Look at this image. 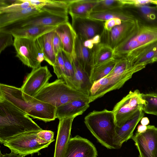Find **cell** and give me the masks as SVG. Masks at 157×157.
<instances>
[{
  "instance_id": "6da1fadb",
  "label": "cell",
  "mask_w": 157,
  "mask_h": 157,
  "mask_svg": "<svg viewBox=\"0 0 157 157\" xmlns=\"http://www.w3.org/2000/svg\"><path fill=\"white\" fill-rule=\"evenodd\" d=\"M43 129L29 116L0 97V142L23 133Z\"/></svg>"
},
{
  "instance_id": "7a4b0ae2",
  "label": "cell",
  "mask_w": 157,
  "mask_h": 157,
  "mask_svg": "<svg viewBox=\"0 0 157 157\" xmlns=\"http://www.w3.org/2000/svg\"><path fill=\"white\" fill-rule=\"evenodd\" d=\"M0 97L8 101L29 116L45 122L56 118V107L40 101L25 100L21 88L0 84Z\"/></svg>"
},
{
  "instance_id": "3957f363",
  "label": "cell",
  "mask_w": 157,
  "mask_h": 157,
  "mask_svg": "<svg viewBox=\"0 0 157 157\" xmlns=\"http://www.w3.org/2000/svg\"><path fill=\"white\" fill-rule=\"evenodd\" d=\"M84 122L102 146L108 149H117L113 144L117 126L112 110H94L85 117Z\"/></svg>"
},
{
  "instance_id": "277c9868",
  "label": "cell",
  "mask_w": 157,
  "mask_h": 157,
  "mask_svg": "<svg viewBox=\"0 0 157 157\" xmlns=\"http://www.w3.org/2000/svg\"><path fill=\"white\" fill-rule=\"evenodd\" d=\"M89 96L73 88L60 78L48 83L31 101H41L57 107L78 99L89 98Z\"/></svg>"
},
{
  "instance_id": "5b68a950",
  "label": "cell",
  "mask_w": 157,
  "mask_h": 157,
  "mask_svg": "<svg viewBox=\"0 0 157 157\" xmlns=\"http://www.w3.org/2000/svg\"><path fill=\"white\" fill-rule=\"evenodd\" d=\"M156 41L157 25L144 24L140 21L135 29L113 49L114 57L116 59L122 57Z\"/></svg>"
},
{
  "instance_id": "8992f818",
  "label": "cell",
  "mask_w": 157,
  "mask_h": 157,
  "mask_svg": "<svg viewBox=\"0 0 157 157\" xmlns=\"http://www.w3.org/2000/svg\"><path fill=\"white\" fill-rule=\"evenodd\" d=\"M142 94L138 89L131 91L114 106L112 111L117 127H121L139 109H143L145 101Z\"/></svg>"
},
{
  "instance_id": "52a82bcc",
  "label": "cell",
  "mask_w": 157,
  "mask_h": 157,
  "mask_svg": "<svg viewBox=\"0 0 157 157\" xmlns=\"http://www.w3.org/2000/svg\"><path fill=\"white\" fill-rule=\"evenodd\" d=\"M39 131L28 132L15 136L6 140L3 144L11 151L25 156L38 153L52 143L40 144L38 142L37 134Z\"/></svg>"
},
{
  "instance_id": "ba28073f",
  "label": "cell",
  "mask_w": 157,
  "mask_h": 157,
  "mask_svg": "<svg viewBox=\"0 0 157 157\" xmlns=\"http://www.w3.org/2000/svg\"><path fill=\"white\" fill-rule=\"evenodd\" d=\"M67 21L68 16L57 15L42 11L0 28V31L7 32L14 29L32 26H57Z\"/></svg>"
},
{
  "instance_id": "9c48e42d",
  "label": "cell",
  "mask_w": 157,
  "mask_h": 157,
  "mask_svg": "<svg viewBox=\"0 0 157 157\" xmlns=\"http://www.w3.org/2000/svg\"><path fill=\"white\" fill-rule=\"evenodd\" d=\"M52 76L47 66L33 69L21 88L25 100L31 101L41 89L48 82Z\"/></svg>"
},
{
  "instance_id": "30bf717a",
  "label": "cell",
  "mask_w": 157,
  "mask_h": 157,
  "mask_svg": "<svg viewBox=\"0 0 157 157\" xmlns=\"http://www.w3.org/2000/svg\"><path fill=\"white\" fill-rule=\"evenodd\" d=\"M131 139L139 151V157H157V127L147 125L145 132H136Z\"/></svg>"
},
{
  "instance_id": "8fae6325",
  "label": "cell",
  "mask_w": 157,
  "mask_h": 157,
  "mask_svg": "<svg viewBox=\"0 0 157 157\" xmlns=\"http://www.w3.org/2000/svg\"><path fill=\"white\" fill-rule=\"evenodd\" d=\"M140 21L122 22L110 30L104 28L100 35L101 43L105 44L114 49L125 39L136 28Z\"/></svg>"
},
{
  "instance_id": "7c38bea8",
  "label": "cell",
  "mask_w": 157,
  "mask_h": 157,
  "mask_svg": "<svg viewBox=\"0 0 157 157\" xmlns=\"http://www.w3.org/2000/svg\"><path fill=\"white\" fill-rule=\"evenodd\" d=\"M71 25L78 36L84 41L101 34L104 29V21L89 17H71Z\"/></svg>"
},
{
  "instance_id": "4fadbf2b",
  "label": "cell",
  "mask_w": 157,
  "mask_h": 157,
  "mask_svg": "<svg viewBox=\"0 0 157 157\" xmlns=\"http://www.w3.org/2000/svg\"><path fill=\"white\" fill-rule=\"evenodd\" d=\"M13 46L16 56L23 64L33 69L41 66L35 49V40L19 37H13Z\"/></svg>"
},
{
  "instance_id": "5bb4252c",
  "label": "cell",
  "mask_w": 157,
  "mask_h": 157,
  "mask_svg": "<svg viewBox=\"0 0 157 157\" xmlns=\"http://www.w3.org/2000/svg\"><path fill=\"white\" fill-rule=\"evenodd\" d=\"M98 152L94 144L79 135L70 138L64 157H97Z\"/></svg>"
},
{
  "instance_id": "9a60e30c",
  "label": "cell",
  "mask_w": 157,
  "mask_h": 157,
  "mask_svg": "<svg viewBox=\"0 0 157 157\" xmlns=\"http://www.w3.org/2000/svg\"><path fill=\"white\" fill-rule=\"evenodd\" d=\"M143 111L142 109H139L121 127L117 126L113 144L117 149L120 148L124 142L133 136L134 129L144 117Z\"/></svg>"
},
{
  "instance_id": "2e32d148",
  "label": "cell",
  "mask_w": 157,
  "mask_h": 157,
  "mask_svg": "<svg viewBox=\"0 0 157 157\" xmlns=\"http://www.w3.org/2000/svg\"><path fill=\"white\" fill-rule=\"evenodd\" d=\"M75 117L59 119L53 157H64Z\"/></svg>"
},
{
  "instance_id": "e0dca14e",
  "label": "cell",
  "mask_w": 157,
  "mask_h": 157,
  "mask_svg": "<svg viewBox=\"0 0 157 157\" xmlns=\"http://www.w3.org/2000/svg\"><path fill=\"white\" fill-rule=\"evenodd\" d=\"M59 36L63 45V51L71 58L72 61L76 60L75 48L77 35L71 25L67 21L57 26L54 30Z\"/></svg>"
},
{
  "instance_id": "ac0fdd59",
  "label": "cell",
  "mask_w": 157,
  "mask_h": 157,
  "mask_svg": "<svg viewBox=\"0 0 157 157\" xmlns=\"http://www.w3.org/2000/svg\"><path fill=\"white\" fill-rule=\"evenodd\" d=\"M135 73L134 71H132L108 77L105 76L101 78V86L95 95L89 97L90 103L110 91L121 87Z\"/></svg>"
},
{
  "instance_id": "d6986e66",
  "label": "cell",
  "mask_w": 157,
  "mask_h": 157,
  "mask_svg": "<svg viewBox=\"0 0 157 157\" xmlns=\"http://www.w3.org/2000/svg\"><path fill=\"white\" fill-rule=\"evenodd\" d=\"M89 98L79 99L56 107V116L59 120L82 115L90 107Z\"/></svg>"
},
{
  "instance_id": "ffe728a7",
  "label": "cell",
  "mask_w": 157,
  "mask_h": 157,
  "mask_svg": "<svg viewBox=\"0 0 157 157\" xmlns=\"http://www.w3.org/2000/svg\"><path fill=\"white\" fill-rule=\"evenodd\" d=\"M128 8L121 6L102 11L92 12L88 17L103 21L112 18L119 19L122 22L137 20V19Z\"/></svg>"
},
{
  "instance_id": "44dd1931",
  "label": "cell",
  "mask_w": 157,
  "mask_h": 157,
  "mask_svg": "<svg viewBox=\"0 0 157 157\" xmlns=\"http://www.w3.org/2000/svg\"><path fill=\"white\" fill-rule=\"evenodd\" d=\"M41 11L59 16H68L70 0H27Z\"/></svg>"
},
{
  "instance_id": "7402d4cb",
  "label": "cell",
  "mask_w": 157,
  "mask_h": 157,
  "mask_svg": "<svg viewBox=\"0 0 157 157\" xmlns=\"http://www.w3.org/2000/svg\"><path fill=\"white\" fill-rule=\"evenodd\" d=\"M114 58L113 49L111 48L105 44L101 42L96 44L91 50L90 61V70L95 67Z\"/></svg>"
},
{
  "instance_id": "603a6c76",
  "label": "cell",
  "mask_w": 157,
  "mask_h": 157,
  "mask_svg": "<svg viewBox=\"0 0 157 157\" xmlns=\"http://www.w3.org/2000/svg\"><path fill=\"white\" fill-rule=\"evenodd\" d=\"M74 70L72 82L73 88L90 95V91L92 84L88 72L84 70L77 60L72 61Z\"/></svg>"
},
{
  "instance_id": "cb8c5ba5",
  "label": "cell",
  "mask_w": 157,
  "mask_h": 157,
  "mask_svg": "<svg viewBox=\"0 0 157 157\" xmlns=\"http://www.w3.org/2000/svg\"><path fill=\"white\" fill-rule=\"evenodd\" d=\"M98 0H70L68 12L71 17H88Z\"/></svg>"
},
{
  "instance_id": "d4e9b609",
  "label": "cell",
  "mask_w": 157,
  "mask_h": 157,
  "mask_svg": "<svg viewBox=\"0 0 157 157\" xmlns=\"http://www.w3.org/2000/svg\"><path fill=\"white\" fill-rule=\"evenodd\" d=\"M56 27L32 26L14 29L6 32L11 33L13 37H23L35 40L44 34L54 30Z\"/></svg>"
},
{
  "instance_id": "484cf974",
  "label": "cell",
  "mask_w": 157,
  "mask_h": 157,
  "mask_svg": "<svg viewBox=\"0 0 157 157\" xmlns=\"http://www.w3.org/2000/svg\"><path fill=\"white\" fill-rule=\"evenodd\" d=\"M42 11L38 8L32 6L18 11L0 14V28Z\"/></svg>"
},
{
  "instance_id": "4316f807",
  "label": "cell",
  "mask_w": 157,
  "mask_h": 157,
  "mask_svg": "<svg viewBox=\"0 0 157 157\" xmlns=\"http://www.w3.org/2000/svg\"><path fill=\"white\" fill-rule=\"evenodd\" d=\"M54 30L44 34L37 39L42 48L45 57L44 60L52 66L55 63L56 56L52 42Z\"/></svg>"
},
{
  "instance_id": "83f0119b",
  "label": "cell",
  "mask_w": 157,
  "mask_h": 157,
  "mask_svg": "<svg viewBox=\"0 0 157 157\" xmlns=\"http://www.w3.org/2000/svg\"><path fill=\"white\" fill-rule=\"evenodd\" d=\"M84 40L81 37L77 36L75 42V52L77 62L82 67L87 71V68L88 67L90 68L91 49L84 46Z\"/></svg>"
},
{
  "instance_id": "f1b7e54d",
  "label": "cell",
  "mask_w": 157,
  "mask_h": 157,
  "mask_svg": "<svg viewBox=\"0 0 157 157\" xmlns=\"http://www.w3.org/2000/svg\"><path fill=\"white\" fill-rule=\"evenodd\" d=\"M117 61L115 58L90 69V79L93 84L108 75L113 70Z\"/></svg>"
},
{
  "instance_id": "f546056e",
  "label": "cell",
  "mask_w": 157,
  "mask_h": 157,
  "mask_svg": "<svg viewBox=\"0 0 157 157\" xmlns=\"http://www.w3.org/2000/svg\"><path fill=\"white\" fill-rule=\"evenodd\" d=\"M142 97L145 101L143 110L147 113L157 116V93L142 94Z\"/></svg>"
},
{
  "instance_id": "4dcf8cb0",
  "label": "cell",
  "mask_w": 157,
  "mask_h": 157,
  "mask_svg": "<svg viewBox=\"0 0 157 157\" xmlns=\"http://www.w3.org/2000/svg\"><path fill=\"white\" fill-rule=\"evenodd\" d=\"M157 53V41L151 43L147 49L135 61L134 65L146 66Z\"/></svg>"
},
{
  "instance_id": "1f68e13d",
  "label": "cell",
  "mask_w": 157,
  "mask_h": 157,
  "mask_svg": "<svg viewBox=\"0 0 157 157\" xmlns=\"http://www.w3.org/2000/svg\"><path fill=\"white\" fill-rule=\"evenodd\" d=\"M65 67V75L63 80L70 86L73 87L72 82L74 75V70L72 60L69 56L62 51Z\"/></svg>"
},
{
  "instance_id": "d6a6232c",
  "label": "cell",
  "mask_w": 157,
  "mask_h": 157,
  "mask_svg": "<svg viewBox=\"0 0 157 157\" xmlns=\"http://www.w3.org/2000/svg\"><path fill=\"white\" fill-rule=\"evenodd\" d=\"M140 16L148 22L155 21L157 18V7L147 5H142L135 7Z\"/></svg>"
},
{
  "instance_id": "836d02e7",
  "label": "cell",
  "mask_w": 157,
  "mask_h": 157,
  "mask_svg": "<svg viewBox=\"0 0 157 157\" xmlns=\"http://www.w3.org/2000/svg\"><path fill=\"white\" fill-rule=\"evenodd\" d=\"M121 6H123L121 0H98L92 12L102 11Z\"/></svg>"
},
{
  "instance_id": "e575fe53",
  "label": "cell",
  "mask_w": 157,
  "mask_h": 157,
  "mask_svg": "<svg viewBox=\"0 0 157 157\" xmlns=\"http://www.w3.org/2000/svg\"><path fill=\"white\" fill-rule=\"evenodd\" d=\"M32 6L27 0H17V2L5 7L0 8V14L21 11Z\"/></svg>"
},
{
  "instance_id": "d590c367",
  "label": "cell",
  "mask_w": 157,
  "mask_h": 157,
  "mask_svg": "<svg viewBox=\"0 0 157 157\" xmlns=\"http://www.w3.org/2000/svg\"><path fill=\"white\" fill-rule=\"evenodd\" d=\"M62 51L59 52L56 55L55 63L52 66L54 72L58 79H63L65 75V67Z\"/></svg>"
},
{
  "instance_id": "8d00e7d4",
  "label": "cell",
  "mask_w": 157,
  "mask_h": 157,
  "mask_svg": "<svg viewBox=\"0 0 157 157\" xmlns=\"http://www.w3.org/2000/svg\"><path fill=\"white\" fill-rule=\"evenodd\" d=\"M13 37L10 33L0 31V53L8 46L13 45L14 40Z\"/></svg>"
},
{
  "instance_id": "74e56055",
  "label": "cell",
  "mask_w": 157,
  "mask_h": 157,
  "mask_svg": "<svg viewBox=\"0 0 157 157\" xmlns=\"http://www.w3.org/2000/svg\"><path fill=\"white\" fill-rule=\"evenodd\" d=\"M54 132L50 130H43L37 134V141L40 144H46L54 141Z\"/></svg>"
},
{
  "instance_id": "f35d334b",
  "label": "cell",
  "mask_w": 157,
  "mask_h": 157,
  "mask_svg": "<svg viewBox=\"0 0 157 157\" xmlns=\"http://www.w3.org/2000/svg\"><path fill=\"white\" fill-rule=\"evenodd\" d=\"M123 6L135 8L139 6L151 3V0H121Z\"/></svg>"
},
{
  "instance_id": "ab89813d",
  "label": "cell",
  "mask_w": 157,
  "mask_h": 157,
  "mask_svg": "<svg viewBox=\"0 0 157 157\" xmlns=\"http://www.w3.org/2000/svg\"><path fill=\"white\" fill-rule=\"evenodd\" d=\"M52 42L54 52L56 55L63 50V45L60 38L55 31Z\"/></svg>"
},
{
  "instance_id": "60d3db41",
  "label": "cell",
  "mask_w": 157,
  "mask_h": 157,
  "mask_svg": "<svg viewBox=\"0 0 157 157\" xmlns=\"http://www.w3.org/2000/svg\"><path fill=\"white\" fill-rule=\"evenodd\" d=\"M122 21L117 18H112L104 22V26L105 29L110 30L114 26L121 24Z\"/></svg>"
},
{
  "instance_id": "b9f144b4",
  "label": "cell",
  "mask_w": 157,
  "mask_h": 157,
  "mask_svg": "<svg viewBox=\"0 0 157 157\" xmlns=\"http://www.w3.org/2000/svg\"><path fill=\"white\" fill-rule=\"evenodd\" d=\"M35 49L38 59L41 63L45 60V57L41 46L37 39L35 40Z\"/></svg>"
},
{
  "instance_id": "7bdbcfd3",
  "label": "cell",
  "mask_w": 157,
  "mask_h": 157,
  "mask_svg": "<svg viewBox=\"0 0 157 157\" xmlns=\"http://www.w3.org/2000/svg\"><path fill=\"white\" fill-rule=\"evenodd\" d=\"M101 42L100 35H97L89 40H86L83 42L84 46L88 48L91 49L94 45Z\"/></svg>"
},
{
  "instance_id": "ee69618b",
  "label": "cell",
  "mask_w": 157,
  "mask_h": 157,
  "mask_svg": "<svg viewBox=\"0 0 157 157\" xmlns=\"http://www.w3.org/2000/svg\"><path fill=\"white\" fill-rule=\"evenodd\" d=\"M25 156L24 155L19 154L14 152L11 151L10 153H6L3 154L0 151V157H24Z\"/></svg>"
},
{
  "instance_id": "f6af8a7d",
  "label": "cell",
  "mask_w": 157,
  "mask_h": 157,
  "mask_svg": "<svg viewBox=\"0 0 157 157\" xmlns=\"http://www.w3.org/2000/svg\"><path fill=\"white\" fill-rule=\"evenodd\" d=\"M147 128V126L139 124L137 127V132L139 133L144 132L146 131Z\"/></svg>"
},
{
  "instance_id": "bcb514c9",
  "label": "cell",
  "mask_w": 157,
  "mask_h": 157,
  "mask_svg": "<svg viewBox=\"0 0 157 157\" xmlns=\"http://www.w3.org/2000/svg\"><path fill=\"white\" fill-rule=\"evenodd\" d=\"M140 122L142 125L147 126L149 123V120L147 117H143L140 120Z\"/></svg>"
},
{
  "instance_id": "7dc6e473",
  "label": "cell",
  "mask_w": 157,
  "mask_h": 157,
  "mask_svg": "<svg viewBox=\"0 0 157 157\" xmlns=\"http://www.w3.org/2000/svg\"><path fill=\"white\" fill-rule=\"evenodd\" d=\"M157 62V53L154 56L150 61V63H152Z\"/></svg>"
}]
</instances>
